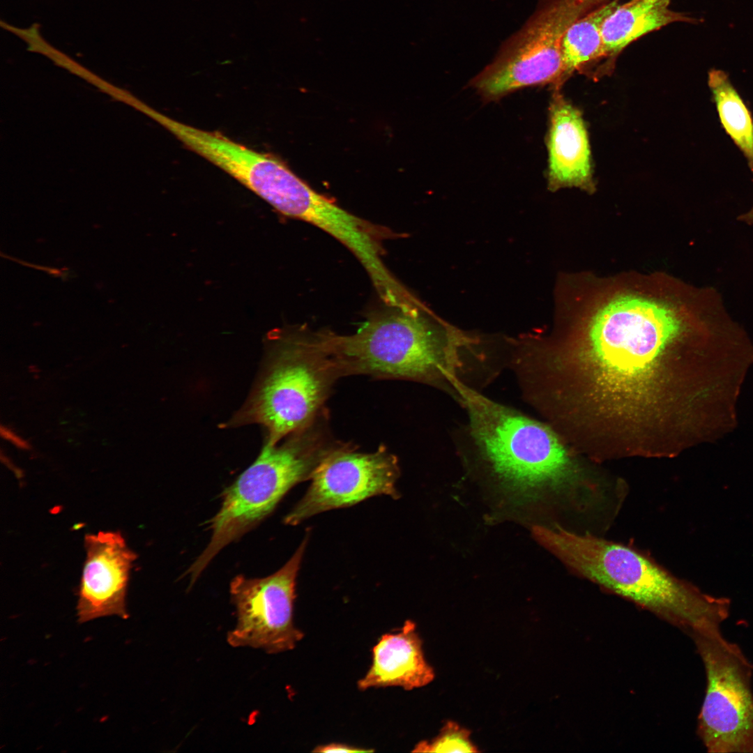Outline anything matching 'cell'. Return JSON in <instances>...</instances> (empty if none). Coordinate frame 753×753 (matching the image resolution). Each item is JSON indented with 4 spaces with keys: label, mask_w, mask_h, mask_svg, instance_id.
Returning <instances> with one entry per match:
<instances>
[{
    "label": "cell",
    "mask_w": 753,
    "mask_h": 753,
    "mask_svg": "<svg viewBox=\"0 0 753 753\" xmlns=\"http://www.w3.org/2000/svg\"><path fill=\"white\" fill-rule=\"evenodd\" d=\"M257 379L247 399L222 428L259 425L263 445L275 446L312 423L324 410L337 368L320 332L303 326L270 331Z\"/></svg>",
    "instance_id": "277c9868"
},
{
    "label": "cell",
    "mask_w": 753,
    "mask_h": 753,
    "mask_svg": "<svg viewBox=\"0 0 753 753\" xmlns=\"http://www.w3.org/2000/svg\"><path fill=\"white\" fill-rule=\"evenodd\" d=\"M372 654L369 671L357 683L361 690L390 686L410 690L429 684L434 678L433 669L425 659L416 625L411 621H406L400 631L383 635Z\"/></svg>",
    "instance_id": "4fadbf2b"
},
{
    "label": "cell",
    "mask_w": 753,
    "mask_h": 753,
    "mask_svg": "<svg viewBox=\"0 0 753 753\" xmlns=\"http://www.w3.org/2000/svg\"><path fill=\"white\" fill-rule=\"evenodd\" d=\"M609 0H539L533 14L502 46L471 84L487 99L568 77L562 54L565 33L576 20Z\"/></svg>",
    "instance_id": "52a82bcc"
},
{
    "label": "cell",
    "mask_w": 753,
    "mask_h": 753,
    "mask_svg": "<svg viewBox=\"0 0 753 753\" xmlns=\"http://www.w3.org/2000/svg\"><path fill=\"white\" fill-rule=\"evenodd\" d=\"M400 473L397 457L385 446L362 453L343 443L317 468L306 493L285 516L284 524L297 525L316 514L375 496L397 499L395 485Z\"/></svg>",
    "instance_id": "30bf717a"
},
{
    "label": "cell",
    "mask_w": 753,
    "mask_h": 753,
    "mask_svg": "<svg viewBox=\"0 0 753 753\" xmlns=\"http://www.w3.org/2000/svg\"><path fill=\"white\" fill-rule=\"evenodd\" d=\"M549 184L552 190L577 187L592 190L591 153L580 112L559 94L551 107L548 139Z\"/></svg>",
    "instance_id": "7c38bea8"
},
{
    "label": "cell",
    "mask_w": 753,
    "mask_h": 753,
    "mask_svg": "<svg viewBox=\"0 0 753 753\" xmlns=\"http://www.w3.org/2000/svg\"><path fill=\"white\" fill-rule=\"evenodd\" d=\"M536 540L576 574L624 597L690 635L720 629L730 600L703 593L637 550L560 527L535 526Z\"/></svg>",
    "instance_id": "3957f363"
},
{
    "label": "cell",
    "mask_w": 753,
    "mask_h": 753,
    "mask_svg": "<svg viewBox=\"0 0 753 753\" xmlns=\"http://www.w3.org/2000/svg\"><path fill=\"white\" fill-rule=\"evenodd\" d=\"M372 751L373 750L363 749L341 743H330L320 745L313 750L314 752H367Z\"/></svg>",
    "instance_id": "ac0fdd59"
},
{
    "label": "cell",
    "mask_w": 753,
    "mask_h": 753,
    "mask_svg": "<svg viewBox=\"0 0 753 753\" xmlns=\"http://www.w3.org/2000/svg\"><path fill=\"white\" fill-rule=\"evenodd\" d=\"M621 4L609 0L576 20L568 29L562 43V54L568 77L603 61L602 29L606 19Z\"/></svg>",
    "instance_id": "9a60e30c"
},
{
    "label": "cell",
    "mask_w": 753,
    "mask_h": 753,
    "mask_svg": "<svg viewBox=\"0 0 753 753\" xmlns=\"http://www.w3.org/2000/svg\"><path fill=\"white\" fill-rule=\"evenodd\" d=\"M1 435L3 439L7 440L20 449L29 450L31 448V446L27 441L22 439L6 426H1Z\"/></svg>",
    "instance_id": "d6986e66"
},
{
    "label": "cell",
    "mask_w": 753,
    "mask_h": 753,
    "mask_svg": "<svg viewBox=\"0 0 753 753\" xmlns=\"http://www.w3.org/2000/svg\"><path fill=\"white\" fill-rule=\"evenodd\" d=\"M414 752H477L470 740V731L457 723L449 721L440 733L431 742L422 741L415 747Z\"/></svg>",
    "instance_id": "e0dca14e"
},
{
    "label": "cell",
    "mask_w": 753,
    "mask_h": 753,
    "mask_svg": "<svg viewBox=\"0 0 753 753\" xmlns=\"http://www.w3.org/2000/svg\"><path fill=\"white\" fill-rule=\"evenodd\" d=\"M86 557L77 605L79 623L116 615L128 617L126 595L136 554L119 531H100L84 537Z\"/></svg>",
    "instance_id": "8fae6325"
},
{
    "label": "cell",
    "mask_w": 753,
    "mask_h": 753,
    "mask_svg": "<svg viewBox=\"0 0 753 753\" xmlns=\"http://www.w3.org/2000/svg\"><path fill=\"white\" fill-rule=\"evenodd\" d=\"M326 413L280 444L263 445L256 459L222 494L209 521L211 540L185 572L192 585L214 557L267 517L296 485L310 480L319 464L343 443L329 435Z\"/></svg>",
    "instance_id": "5b68a950"
},
{
    "label": "cell",
    "mask_w": 753,
    "mask_h": 753,
    "mask_svg": "<svg viewBox=\"0 0 753 753\" xmlns=\"http://www.w3.org/2000/svg\"><path fill=\"white\" fill-rule=\"evenodd\" d=\"M690 636L706 677L698 716L699 738L709 752H753V666L720 629Z\"/></svg>",
    "instance_id": "ba28073f"
},
{
    "label": "cell",
    "mask_w": 753,
    "mask_h": 753,
    "mask_svg": "<svg viewBox=\"0 0 753 753\" xmlns=\"http://www.w3.org/2000/svg\"><path fill=\"white\" fill-rule=\"evenodd\" d=\"M454 396L468 416L474 449L503 483L522 492L575 485L577 470L547 426L462 382L455 384Z\"/></svg>",
    "instance_id": "8992f818"
},
{
    "label": "cell",
    "mask_w": 753,
    "mask_h": 753,
    "mask_svg": "<svg viewBox=\"0 0 753 753\" xmlns=\"http://www.w3.org/2000/svg\"><path fill=\"white\" fill-rule=\"evenodd\" d=\"M708 84L723 128L743 153L753 173V116L750 110L724 71L710 70Z\"/></svg>",
    "instance_id": "2e32d148"
},
{
    "label": "cell",
    "mask_w": 753,
    "mask_h": 753,
    "mask_svg": "<svg viewBox=\"0 0 753 753\" xmlns=\"http://www.w3.org/2000/svg\"><path fill=\"white\" fill-rule=\"evenodd\" d=\"M671 1L630 0L621 3L602 26L604 65L609 68L628 45L646 34L674 22H698L685 13L671 9Z\"/></svg>",
    "instance_id": "5bb4252c"
},
{
    "label": "cell",
    "mask_w": 753,
    "mask_h": 753,
    "mask_svg": "<svg viewBox=\"0 0 753 753\" xmlns=\"http://www.w3.org/2000/svg\"><path fill=\"white\" fill-rule=\"evenodd\" d=\"M737 220L753 226V206L745 213H741L737 218Z\"/></svg>",
    "instance_id": "ffe728a7"
},
{
    "label": "cell",
    "mask_w": 753,
    "mask_h": 753,
    "mask_svg": "<svg viewBox=\"0 0 753 753\" xmlns=\"http://www.w3.org/2000/svg\"><path fill=\"white\" fill-rule=\"evenodd\" d=\"M727 308L713 287H681L672 298L622 293L600 305L586 328V350L614 390L639 392L667 350L690 331L720 323Z\"/></svg>",
    "instance_id": "6da1fadb"
},
{
    "label": "cell",
    "mask_w": 753,
    "mask_h": 753,
    "mask_svg": "<svg viewBox=\"0 0 753 753\" xmlns=\"http://www.w3.org/2000/svg\"><path fill=\"white\" fill-rule=\"evenodd\" d=\"M480 340L442 321L427 307L372 314L351 335L324 330V349L341 376L366 374L446 388L466 383L469 362L482 360Z\"/></svg>",
    "instance_id": "7a4b0ae2"
},
{
    "label": "cell",
    "mask_w": 753,
    "mask_h": 753,
    "mask_svg": "<svg viewBox=\"0 0 753 753\" xmlns=\"http://www.w3.org/2000/svg\"><path fill=\"white\" fill-rule=\"evenodd\" d=\"M306 536L289 560L263 578L236 576L230 593L237 624L227 635L234 647L248 646L277 653L293 649L303 637L293 621L298 572L307 542Z\"/></svg>",
    "instance_id": "9c48e42d"
}]
</instances>
